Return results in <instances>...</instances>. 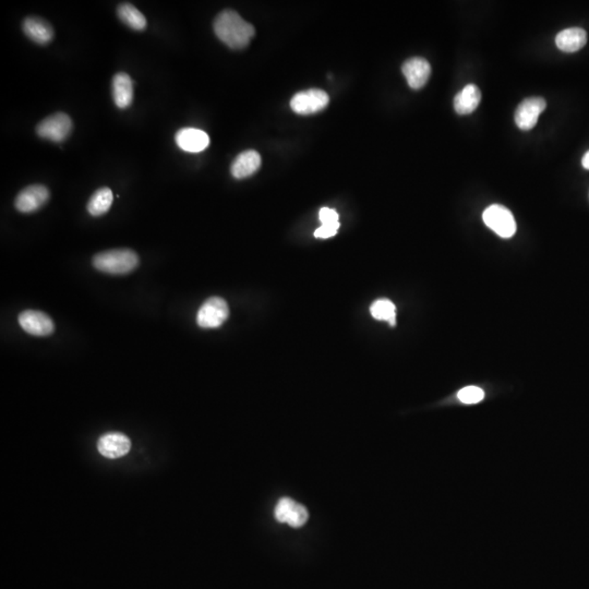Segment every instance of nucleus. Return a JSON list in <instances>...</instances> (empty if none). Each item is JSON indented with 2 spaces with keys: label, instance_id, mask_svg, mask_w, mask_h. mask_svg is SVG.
<instances>
[{
  "label": "nucleus",
  "instance_id": "obj_17",
  "mask_svg": "<svg viewBox=\"0 0 589 589\" xmlns=\"http://www.w3.org/2000/svg\"><path fill=\"white\" fill-rule=\"evenodd\" d=\"M587 33L581 27H571L563 30L555 37V44L559 49L565 53H575L586 45Z\"/></svg>",
  "mask_w": 589,
  "mask_h": 589
},
{
  "label": "nucleus",
  "instance_id": "obj_12",
  "mask_svg": "<svg viewBox=\"0 0 589 589\" xmlns=\"http://www.w3.org/2000/svg\"><path fill=\"white\" fill-rule=\"evenodd\" d=\"M403 75H405L408 85L414 90H419L426 85L431 75V65L422 57H412L404 63Z\"/></svg>",
  "mask_w": 589,
  "mask_h": 589
},
{
  "label": "nucleus",
  "instance_id": "obj_3",
  "mask_svg": "<svg viewBox=\"0 0 589 589\" xmlns=\"http://www.w3.org/2000/svg\"><path fill=\"white\" fill-rule=\"evenodd\" d=\"M486 225L502 238H511L517 233L515 218L505 206L493 204L483 214Z\"/></svg>",
  "mask_w": 589,
  "mask_h": 589
},
{
  "label": "nucleus",
  "instance_id": "obj_1",
  "mask_svg": "<svg viewBox=\"0 0 589 589\" xmlns=\"http://www.w3.org/2000/svg\"><path fill=\"white\" fill-rule=\"evenodd\" d=\"M214 32L229 49H243L255 37V30L236 11L224 10L214 21Z\"/></svg>",
  "mask_w": 589,
  "mask_h": 589
},
{
  "label": "nucleus",
  "instance_id": "obj_7",
  "mask_svg": "<svg viewBox=\"0 0 589 589\" xmlns=\"http://www.w3.org/2000/svg\"><path fill=\"white\" fill-rule=\"evenodd\" d=\"M274 517L279 523L299 528L308 521L309 513L303 505L291 498L285 497L279 499L275 505Z\"/></svg>",
  "mask_w": 589,
  "mask_h": 589
},
{
  "label": "nucleus",
  "instance_id": "obj_2",
  "mask_svg": "<svg viewBox=\"0 0 589 589\" xmlns=\"http://www.w3.org/2000/svg\"><path fill=\"white\" fill-rule=\"evenodd\" d=\"M138 265V255L130 249L108 250L93 258L95 269L107 274H128Z\"/></svg>",
  "mask_w": 589,
  "mask_h": 589
},
{
  "label": "nucleus",
  "instance_id": "obj_20",
  "mask_svg": "<svg viewBox=\"0 0 589 589\" xmlns=\"http://www.w3.org/2000/svg\"><path fill=\"white\" fill-rule=\"evenodd\" d=\"M119 19L124 22L131 29L136 31H144L146 27V19L144 13H141L134 5L122 4L117 9Z\"/></svg>",
  "mask_w": 589,
  "mask_h": 589
},
{
  "label": "nucleus",
  "instance_id": "obj_5",
  "mask_svg": "<svg viewBox=\"0 0 589 589\" xmlns=\"http://www.w3.org/2000/svg\"><path fill=\"white\" fill-rule=\"evenodd\" d=\"M72 130V122L68 115L57 113L44 119L37 127V132L41 138L53 142H63L68 138Z\"/></svg>",
  "mask_w": 589,
  "mask_h": 589
},
{
  "label": "nucleus",
  "instance_id": "obj_13",
  "mask_svg": "<svg viewBox=\"0 0 589 589\" xmlns=\"http://www.w3.org/2000/svg\"><path fill=\"white\" fill-rule=\"evenodd\" d=\"M176 144L184 152L199 153L205 150L210 144L206 132L196 128H182L175 136Z\"/></svg>",
  "mask_w": 589,
  "mask_h": 589
},
{
  "label": "nucleus",
  "instance_id": "obj_4",
  "mask_svg": "<svg viewBox=\"0 0 589 589\" xmlns=\"http://www.w3.org/2000/svg\"><path fill=\"white\" fill-rule=\"evenodd\" d=\"M228 315L227 303L221 297H211L204 301L198 311L196 322L203 329H216L227 320Z\"/></svg>",
  "mask_w": 589,
  "mask_h": 589
},
{
  "label": "nucleus",
  "instance_id": "obj_16",
  "mask_svg": "<svg viewBox=\"0 0 589 589\" xmlns=\"http://www.w3.org/2000/svg\"><path fill=\"white\" fill-rule=\"evenodd\" d=\"M23 32L37 44H47L53 39V30L49 22L41 18L29 17L23 21Z\"/></svg>",
  "mask_w": 589,
  "mask_h": 589
},
{
  "label": "nucleus",
  "instance_id": "obj_9",
  "mask_svg": "<svg viewBox=\"0 0 589 589\" xmlns=\"http://www.w3.org/2000/svg\"><path fill=\"white\" fill-rule=\"evenodd\" d=\"M49 199V191L45 186L33 184L22 190L15 201V209L22 213H32L41 209Z\"/></svg>",
  "mask_w": 589,
  "mask_h": 589
},
{
  "label": "nucleus",
  "instance_id": "obj_10",
  "mask_svg": "<svg viewBox=\"0 0 589 589\" xmlns=\"http://www.w3.org/2000/svg\"><path fill=\"white\" fill-rule=\"evenodd\" d=\"M19 324L25 332L34 336H49L55 331L53 320L42 311H23L19 315Z\"/></svg>",
  "mask_w": 589,
  "mask_h": 589
},
{
  "label": "nucleus",
  "instance_id": "obj_6",
  "mask_svg": "<svg viewBox=\"0 0 589 589\" xmlns=\"http://www.w3.org/2000/svg\"><path fill=\"white\" fill-rule=\"evenodd\" d=\"M330 97L327 92L318 89L303 91L293 95L291 107L299 115H311L321 112L329 105Z\"/></svg>",
  "mask_w": 589,
  "mask_h": 589
},
{
  "label": "nucleus",
  "instance_id": "obj_19",
  "mask_svg": "<svg viewBox=\"0 0 589 589\" xmlns=\"http://www.w3.org/2000/svg\"><path fill=\"white\" fill-rule=\"evenodd\" d=\"M114 196L109 188H100L91 196L87 203V211L92 216L104 215L112 206Z\"/></svg>",
  "mask_w": 589,
  "mask_h": 589
},
{
  "label": "nucleus",
  "instance_id": "obj_18",
  "mask_svg": "<svg viewBox=\"0 0 589 589\" xmlns=\"http://www.w3.org/2000/svg\"><path fill=\"white\" fill-rule=\"evenodd\" d=\"M481 93L475 84H468L454 99V108L460 115H468L479 106Z\"/></svg>",
  "mask_w": 589,
  "mask_h": 589
},
{
  "label": "nucleus",
  "instance_id": "obj_25",
  "mask_svg": "<svg viewBox=\"0 0 589 589\" xmlns=\"http://www.w3.org/2000/svg\"><path fill=\"white\" fill-rule=\"evenodd\" d=\"M582 164L583 167L589 170V151L588 152L585 153V156H583Z\"/></svg>",
  "mask_w": 589,
  "mask_h": 589
},
{
  "label": "nucleus",
  "instance_id": "obj_23",
  "mask_svg": "<svg viewBox=\"0 0 589 589\" xmlns=\"http://www.w3.org/2000/svg\"><path fill=\"white\" fill-rule=\"evenodd\" d=\"M340 228V223L333 224H322L320 227L315 232V236L321 239H327V238L333 237L336 235L337 231Z\"/></svg>",
  "mask_w": 589,
  "mask_h": 589
},
{
  "label": "nucleus",
  "instance_id": "obj_8",
  "mask_svg": "<svg viewBox=\"0 0 589 589\" xmlns=\"http://www.w3.org/2000/svg\"><path fill=\"white\" fill-rule=\"evenodd\" d=\"M547 106L541 97H529L524 100L515 112V122L521 130H531L538 122L539 116Z\"/></svg>",
  "mask_w": 589,
  "mask_h": 589
},
{
  "label": "nucleus",
  "instance_id": "obj_24",
  "mask_svg": "<svg viewBox=\"0 0 589 589\" xmlns=\"http://www.w3.org/2000/svg\"><path fill=\"white\" fill-rule=\"evenodd\" d=\"M319 218H320L322 224H333L338 222V214L335 210L329 209V208H323L320 210L319 213Z\"/></svg>",
  "mask_w": 589,
  "mask_h": 589
},
{
  "label": "nucleus",
  "instance_id": "obj_14",
  "mask_svg": "<svg viewBox=\"0 0 589 589\" xmlns=\"http://www.w3.org/2000/svg\"><path fill=\"white\" fill-rule=\"evenodd\" d=\"M113 99L118 108L125 109L130 106L134 101V82L127 73L115 75L112 82Z\"/></svg>",
  "mask_w": 589,
  "mask_h": 589
},
{
  "label": "nucleus",
  "instance_id": "obj_15",
  "mask_svg": "<svg viewBox=\"0 0 589 589\" xmlns=\"http://www.w3.org/2000/svg\"><path fill=\"white\" fill-rule=\"evenodd\" d=\"M261 166V156L255 151L240 153L232 164L231 172L236 179H243L255 174Z\"/></svg>",
  "mask_w": 589,
  "mask_h": 589
},
{
  "label": "nucleus",
  "instance_id": "obj_21",
  "mask_svg": "<svg viewBox=\"0 0 589 589\" xmlns=\"http://www.w3.org/2000/svg\"><path fill=\"white\" fill-rule=\"evenodd\" d=\"M370 313L376 320L386 321L388 324H396V307L388 299H379L370 307Z\"/></svg>",
  "mask_w": 589,
  "mask_h": 589
},
{
  "label": "nucleus",
  "instance_id": "obj_22",
  "mask_svg": "<svg viewBox=\"0 0 589 589\" xmlns=\"http://www.w3.org/2000/svg\"><path fill=\"white\" fill-rule=\"evenodd\" d=\"M458 400L464 404H477L485 398V393L478 386H466L457 394Z\"/></svg>",
  "mask_w": 589,
  "mask_h": 589
},
{
  "label": "nucleus",
  "instance_id": "obj_11",
  "mask_svg": "<svg viewBox=\"0 0 589 589\" xmlns=\"http://www.w3.org/2000/svg\"><path fill=\"white\" fill-rule=\"evenodd\" d=\"M131 449V441L126 434L109 432L97 441V450L107 458H119L127 455Z\"/></svg>",
  "mask_w": 589,
  "mask_h": 589
}]
</instances>
